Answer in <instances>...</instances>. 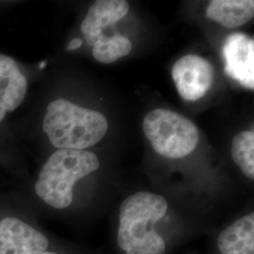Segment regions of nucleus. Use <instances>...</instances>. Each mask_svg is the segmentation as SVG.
<instances>
[{
  "instance_id": "obj_9",
  "label": "nucleus",
  "mask_w": 254,
  "mask_h": 254,
  "mask_svg": "<svg viewBox=\"0 0 254 254\" xmlns=\"http://www.w3.org/2000/svg\"><path fill=\"white\" fill-rule=\"evenodd\" d=\"M27 80L17 63L0 54V123L7 112L18 109L27 94Z\"/></svg>"
},
{
  "instance_id": "obj_4",
  "label": "nucleus",
  "mask_w": 254,
  "mask_h": 254,
  "mask_svg": "<svg viewBox=\"0 0 254 254\" xmlns=\"http://www.w3.org/2000/svg\"><path fill=\"white\" fill-rule=\"evenodd\" d=\"M143 131L154 151L179 159L190 154L199 142V131L190 120L169 109H156L146 115Z\"/></svg>"
},
{
  "instance_id": "obj_16",
  "label": "nucleus",
  "mask_w": 254,
  "mask_h": 254,
  "mask_svg": "<svg viewBox=\"0 0 254 254\" xmlns=\"http://www.w3.org/2000/svg\"><path fill=\"white\" fill-rule=\"evenodd\" d=\"M45 65H46V62L42 63V64H41V65H40V68H44V67H45Z\"/></svg>"
},
{
  "instance_id": "obj_14",
  "label": "nucleus",
  "mask_w": 254,
  "mask_h": 254,
  "mask_svg": "<svg viewBox=\"0 0 254 254\" xmlns=\"http://www.w3.org/2000/svg\"><path fill=\"white\" fill-rule=\"evenodd\" d=\"M82 44H83V41L80 38H74L69 43V45L67 46V50H69V51L76 50L79 47H81Z\"/></svg>"
},
{
  "instance_id": "obj_2",
  "label": "nucleus",
  "mask_w": 254,
  "mask_h": 254,
  "mask_svg": "<svg viewBox=\"0 0 254 254\" xmlns=\"http://www.w3.org/2000/svg\"><path fill=\"white\" fill-rule=\"evenodd\" d=\"M43 128L51 144L58 149L85 150L100 141L109 125L98 111L58 99L48 105Z\"/></svg>"
},
{
  "instance_id": "obj_3",
  "label": "nucleus",
  "mask_w": 254,
  "mask_h": 254,
  "mask_svg": "<svg viewBox=\"0 0 254 254\" xmlns=\"http://www.w3.org/2000/svg\"><path fill=\"white\" fill-rule=\"evenodd\" d=\"M99 167L97 155L91 152L59 149L43 166L35 192L48 205L56 209L67 208L73 201L75 183Z\"/></svg>"
},
{
  "instance_id": "obj_15",
  "label": "nucleus",
  "mask_w": 254,
  "mask_h": 254,
  "mask_svg": "<svg viewBox=\"0 0 254 254\" xmlns=\"http://www.w3.org/2000/svg\"><path fill=\"white\" fill-rule=\"evenodd\" d=\"M55 254V253H50V252H44V253H41V254Z\"/></svg>"
},
{
  "instance_id": "obj_11",
  "label": "nucleus",
  "mask_w": 254,
  "mask_h": 254,
  "mask_svg": "<svg viewBox=\"0 0 254 254\" xmlns=\"http://www.w3.org/2000/svg\"><path fill=\"white\" fill-rule=\"evenodd\" d=\"M206 16L228 28L241 27L254 18V1L214 0L206 9Z\"/></svg>"
},
{
  "instance_id": "obj_1",
  "label": "nucleus",
  "mask_w": 254,
  "mask_h": 254,
  "mask_svg": "<svg viewBox=\"0 0 254 254\" xmlns=\"http://www.w3.org/2000/svg\"><path fill=\"white\" fill-rule=\"evenodd\" d=\"M168 210L167 200L151 192H136L120 207L118 245L127 254H165L166 243L154 225Z\"/></svg>"
},
{
  "instance_id": "obj_12",
  "label": "nucleus",
  "mask_w": 254,
  "mask_h": 254,
  "mask_svg": "<svg viewBox=\"0 0 254 254\" xmlns=\"http://www.w3.org/2000/svg\"><path fill=\"white\" fill-rule=\"evenodd\" d=\"M232 156L242 173L254 179V133L243 131L236 135L232 143Z\"/></svg>"
},
{
  "instance_id": "obj_10",
  "label": "nucleus",
  "mask_w": 254,
  "mask_h": 254,
  "mask_svg": "<svg viewBox=\"0 0 254 254\" xmlns=\"http://www.w3.org/2000/svg\"><path fill=\"white\" fill-rule=\"evenodd\" d=\"M221 254H254V213L238 218L218 238Z\"/></svg>"
},
{
  "instance_id": "obj_5",
  "label": "nucleus",
  "mask_w": 254,
  "mask_h": 254,
  "mask_svg": "<svg viewBox=\"0 0 254 254\" xmlns=\"http://www.w3.org/2000/svg\"><path fill=\"white\" fill-rule=\"evenodd\" d=\"M173 81L184 100L197 101L205 95L214 82V68L207 60L187 55L173 67Z\"/></svg>"
},
{
  "instance_id": "obj_6",
  "label": "nucleus",
  "mask_w": 254,
  "mask_h": 254,
  "mask_svg": "<svg viewBox=\"0 0 254 254\" xmlns=\"http://www.w3.org/2000/svg\"><path fill=\"white\" fill-rule=\"evenodd\" d=\"M224 72L249 90H254V41L244 33L228 36L222 49Z\"/></svg>"
},
{
  "instance_id": "obj_7",
  "label": "nucleus",
  "mask_w": 254,
  "mask_h": 254,
  "mask_svg": "<svg viewBox=\"0 0 254 254\" xmlns=\"http://www.w3.org/2000/svg\"><path fill=\"white\" fill-rule=\"evenodd\" d=\"M48 240L18 218L0 220V254H36L46 252Z\"/></svg>"
},
{
  "instance_id": "obj_8",
  "label": "nucleus",
  "mask_w": 254,
  "mask_h": 254,
  "mask_svg": "<svg viewBox=\"0 0 254 254\" xmlns=\"http://www.w3.org/2000/svg\"><path fill=\"white\" fill-rule=\"evenodd\" d=\"M128 11L129 4L126 0L95 1L82 21V33L87 45L93 47L104 40L103 30L124 18Z\"/></svg>"
},
{
  "instance_id": "obj_13",
  "label": "nucleus",
  "mask_w": 254,
  "mask_h": 254,
  "mask_svg": "<svg viewBox=\"0 0 254 254\" xmlns=\"http://www.w3.org/2000/svg\"><path fill=\"white\" fill-rule=\"evenodd\" d=\"M131 51L132 44L130 40L127 37L115 35L98 42L92 47V56L101 64H110L130 54Z\"/></svg>"
}]
</instances>
